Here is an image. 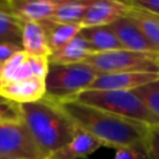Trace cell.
<instances>
[{"mask_svg":"<svg viewBox=\"0 0 159 159\" xmlns=\"http://www.w3.org/2000/svg\"><path fill=\"white\" fill-rule=\"evenodd\" d=\"M159 78L157 72H116L101 73L88 89L134 91L138 87Z\"/></svg>","mask_w":159,"mask_h":159,"instance_id":"obj_7","label":"cell"},{"mask_svg":"<svg viewBox=\"0 0 159 159\" xmlns=\"http://www.w3.org/2000/svg\"><path fill=\"white\" fill-rule=\"evenodd\" d=\"M22 21L11 11L10 5L0 9V43L21 46Z\"/></svg>","mask_w":159,"mask_h":159,"instance_id":"obj_19","label":"cell"},{"mask_svg":"<svg viewBox=\"0 0 159 159\" xmlns=\"http://www.w3.org/2000/svg\"><path fill=\"white\" fill-rule=\"evenodd\" d=\"M94 0H67L60 2L56 12L50 19L55 22L81 24Z\"/></svg>","mask_w":159,"mask_h":159,"instance_id":"obj_18","label":"cell"},{"mask_svg":"<svg viewBox=\"0 0 159 159\" xmlns=\"http://www.w3.org/2000/svg\"><path fill=\"white\" fill-rule=\"evenodd\" d=\"M60 2L50 0H10L11 11L21 21L42 22L50 20Z\"/></svg>","mask_w":159,"mask_h":159,"instance_id":"obj_12","label":"cell"},{"mask_svg":"<svg viewBox=\"0 0 159 159\" xmlns=\"http://www.w3.org/2000/svg\"><path fill=\"white\" fill-rule=\"evenodd\" d=\"M16 119H21L20 106L10 101L0 102V125Z\"/></svg>","mask_w":159,"mask_h":159,"instance_id":"obj_22","label":"cell"},{"mask_svg":"<svg viewBox=\"0 0 159 159\" xmlns=\"http://www.w3.org/2000/svg\"><path fill=\"white\" fill-rule=\"evenodd\" d=\"M144 152L147 159H159V125L149 127Z\"/></svg>","mask_w":159,"mask_h":159,"instance_id":"obj_21","label":"cell"},{"mask_svg":"<svg viewBox=\"0 0 159 159\" xmlns=\"http://www.w3.org/2000/svg\"><path fill=\"white\" fill-rule=\"evenodd\" d=\"M133 92L159 118V78L138 87Z\"/></svg>","mask_w":159,"mask_h":159,"instance_id":"obj_20","label":"cell"},{"mask_svg":"<svg viewBox=\"0 0 159 159\" xmlns=\"http://www.w3.org/2000/svg\"><path fill=\"white\" fill-rule=\"evenodd\" d=\"M41 24L45 27L47 43L51 53L66 46L82 30L81 24H63V22H55L51 20L42 21Z\"/></svg>","mask_w":159,"mask_h":159,"instance_id":"obj_16","label":"cell"},{"mask_svg":"<svg viewBox=\"0 0 159 159\" xmlns=\"http://www.w3.org/2000/svg\"><path fill=\"white\" fill-rule=\"evenodd\" d=\"M132 6L159 16V0H127Z\"/></svg>","mask_w":159,"mask_h":159,"instance_id":"obj_24","label":"cell"},{"mask_svg":"<svg viewBox=\"0 0 159 159\" xmlns=\"http://www.w3.org/2000/svg\"><path fill=\"white\" fill-rule=\"evenodd\" d=\"M84 62L91 65L98 73L116 72H157L159 73V55L116 50L109 52L92 53Z\"/></svg>","mask_w":159,"mask_h":159,"instance_id":"obj_5","label":"cell"},{"mask_svg":"<svg viewBox=\"0 0 159 159\" xmlns=\"http://www.w3.org/2000/svg\"><path fill=\"white\" fill-rule=\"evenodd\" d=\"M22 47L12 43H0V65H4L12 55L21 51Z\"/></svg>","mask_w":159,"mask_h":159,"instance_id":"obj_25","label":"cell"},{"mask_svg":"<svg viewBox=\"0 0 159 159\" xmlns=\"http://www.w3.org/2000/svg\"><path fill=\"white\" fill-rule=\"evenodd\" d=\"M75 99L149 127L159 125V118L133 91L86 89Z\"/></svg>","mask_w":159,"mask_h":159,"instance_id":"obj_3","label":"cell"},{"mask_svg":"<svg viewBox=\"0 0 159 159\" xmlns=\"http://www.w3.org/2000/svg\"><path fill=\"white\" fill-rule=\"evenodd\" d=\"M21 47L30 56L50 57L51 51L47 43L45 27L41 22L22 21Z\"/></svg>","mask_w":159,"mask_h":159,"instance_id":"obj_13","label":"cell"},{"mask_svg":"<svg viewBox=\"0 0 159 159\" xmlns=\"http://www.w3.org/2000/svg\"><path fill=\"white\" fill-rule=\"evenodd\" d=\"M113 159H147L145 152L142 148L135 147H120L116 149Z\"/></svg>","mask_w":159,"mask_h":159,"instance_id":"obj_23","label":"cell"},{"mask_svg":"<svg viewBox=\"0 0 159 159\" xmlns=\"http://www.w3.org/2000/svg\"><path fill=\"white\" fill-rule=\"evenodd\" d=\"M50 1H55V2H62V1H67V0H50Z\"/></svg>","mask_w":159,"mask_h":159,"instance_id":"obj_28","label":"cell"},{"mask_svg":"<svg viewBox=\"0 0 159 159\" xmlns=\"http://www.w3.org/2000/svg\"><path fill=\"white\" fill-rule=\"evenodd\" d=\"M0 159H46L22 118L0 125Z\"/></svg>","mask_w":159,"mask_h":159,"instance_id":"obj_6","label":"cell"},{"mask_svg":"<svg viewBox=\"0 0 159 159\" xmlns=\"http://www.w3.org/2000/svg\"><path fill=\"white\" fill-rule=\"evenodd\" d=\"M98 71L87 62L50 63L46 82V97L55 102L75 99L88 89L98 77Z\"/></svg>","mask_w":159,"mask_h":159,"instance_id":"obj_4","label":"cell"},{"mask_svg":"<svg viewBox=\"0 0 159 159\" xmlns=\"http://www.w3.org/2000/svg\"><path fill=\"white\" fill-rule=\"evenodd\" d=\"M0 96L16 104L36 102L46 97V82L41 78H29L24 81L4 83Z\"/></svg>","mask_w":159,"mask_h":159,"instance_id":"obj_10","label":"cell"},{"mask_svg":"<svg viewBox=\"0 0 159 159\" xmlns=\"http://www.w3.org/2000/svg\"><path fill=\"white\" fill-rule=\"evenodd\" d=\"M9 5H10V0H0V9L9 6Z\"/></svg>","mask_w":159,"mask_h":159,"instance_id":"obj_27","label":"cell"},{"mask_svg":"<svg viewBox=\"0 0 159 159\" xmlns=\"http://www.w3.org/2000/svg\"><path fill=\"white\" fill-rule=\"evenodd\" d=\"M111 27L117 35V39L122 48L134 52L159 55L157 50L147 40V37L143 35V32L139 30L138 25L128 15H124L117 21H114L111 25Z\"/></svg>","mask_w":159,"mask_h":159,"instance_id":"obj_9","label":"cell"},{"mask_svg":"<svg viewBox=\"0 0 159 159\" xmlns=\"http://www.w3.org/2000/svg\"><path fill=\"white\" fill-rule=\"evenodd\" d=\"M2 101H6V99H5V98H2V97L0 96V102H2Z\"/></svg>","mask_w":159,"mask_h":159,"instance_id":"obj_29","label":"cell"},{"mask_svg":"<svg viewBox=\"0 0 159 159\" xmlns=\"http://www.w3.org/2000/svg\"><path fill=\"white\" fill-rule=\"evenodd\" d=\"M19 106L25 125L46 158L67 144L78 130L62 107L47 97Z\"/></svg>","mask_w":159,"mask_h":159,"instance_id":"obj_2","label":"cell"},{"mask_svg":"<svg viewBox=\"0 0 159 159\" xmlns=\"http://www.w3.org/2000/svg\"><path fill=\"white\" fill-rule=\"evenodd\" d=\"M127 15L138 25L139 30L159 53V16L134 6H130Z\"/></svg>","mask_w":159,"mask_h":159,"instance_id":"obj_17","label":"cell"},{"mask_svg":"<svg viewBox=\"0 0 159 159\" xmlns=\"http://www.w3.org/2000/svg\"><path fill=\"white\" fill-rule=\"evenodd\" d=\"M130 6L127 0H94L81 21L82 29L112 25L114 21L127 15Z\"/></svg>","mask_w":159,"mask_h":159,"instance_id":"obj_8","label":"cell"},{"mask_svg":"<svg viewBox=\"0 0 159 159\" xmlns=\"http://www.w3.org/2000/svg\"><path fill=\"white\" fill-rule=\"evenodd\" d=\"M4 86V77H2V65H0V91Z\"/></svg>","mask_w":159,"mask_h":159,"instance_id":"obj_26","label":"cell"},{"mask_svg":"<svg viewBox=\"0 0 159 159\" xmlns=\"http://www.w3.org/2000/svg\"><path fill=\"white\" fill-rule=\"evenodd\" d=\"M80 34L86 39L93 53L109 52V51H116L122 48L117 39V35L114 34L111 25L83 27Z\"/></svg>","mask_w":159,"mask_h":159,"instance_id":"obj_14","label":"cell"},{"mask_svg":"<svg viewBox=\"0 0 159 159\" xmlns=\"http://www.w3.org/2000/svg\"><path fill=\"white\" fill-rule=\"evenodd\" d=\"M92 53L93 51L89 47L86 39L81 34H78L66 46L51 53L48 60L50 63H62V65L78 63V62H84Z\"/></svg>","mask_w":159,"mask_h":159,"instance_id":"obj_15","label":"cell"},{"mask_svg":"<svg viewBox=\"0 0 159 159\" xmlns=\"http://www.w3.org/2000/svg\"><path fill=\"white\" fill-rule=\"evenodd\" d=\"M57 103L80 129L99 139L104 147L114 149L135 147L144 149L149 125L118 117L76 99Z\"/></svg>","mask_w":159,"mask_h":159,"instance_id":"obj_1","label":"cell"},{"mask_svg":"<svg viewBox=\"0 0 159 159\" xmlns=\"http://www.w3.org/2000/svg\"><path fill=\"white\" fill-rule=\"evenodd\" d=\"M102 147L104 145L99 139L78 128L67 144L51 153L46 159H84Z\"/></svg>","mask_w":159,"mask_h":159,"instance_id":"obj_11","label":"cell"}]
</instances>
